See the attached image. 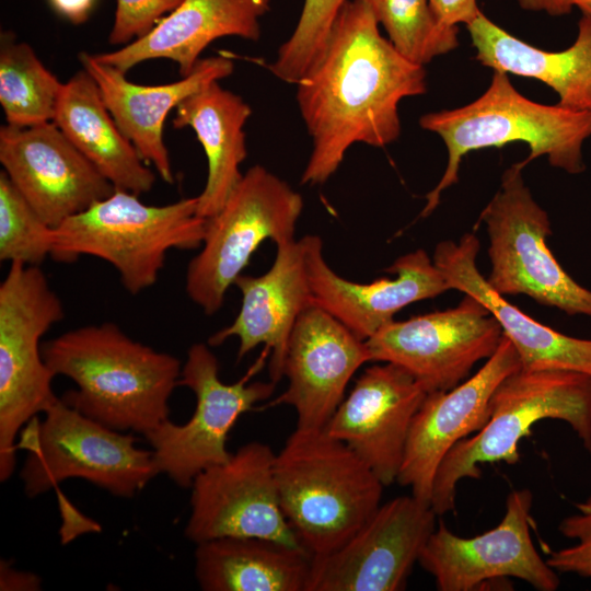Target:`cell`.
Segmentation results:
<instances>
[{
	"label": "cell",
	"instance_id": "ffe728a7",
	"mask_svg": "<svg viewBox=\"0 0 591 591\" xmlns=\"http://www.w3.org/2000/svg\"><path fill=\"white\" fill-rule=\"evenodd\" d=\"M301 241L313 304L328 312L364 341L394 321V315L403 308L451 289L424 250L398 257L385 269L396 274L395 278L359 283L343 278L328 266L320 236L305 235Z\"/></svg>",
	"mask_w": 591,
	"mask_h": 591
},
{
	"label": "cell",
	"instance_id": "4316f807",
	"mask_svg": "<svg viewBox=\"0 0 591 591\" xmlns=\"http://www.w3.org/2000/svg\"><path fill=\"white\" fill-rule=\"evenodd\" d=\"M175 109L173 127L192 128L207 158V179L197 196L196 213L208 219L221 210L242 178L240 165L247 155L244 126L252 109L219 81L189 95Z\"/></svg>",
	"mask_w": 591,
	"mask_h": 591
},
{
	"label": "cell",
	"instance_id": "3957f363",
	"mask_svg": "<svg viewBox=\"0 0 591 591\" xmlns=\"http://www.w3.org/2000/svg\"><path fill=\"white\" fill-rule=\"evenodd\" d=\"M419 126L438 135L448 151L443 175L426 196L421 217H427L441 194L457 182L462 159L471 151L520 141L530 149L521 161L524 167L546 157L552 166L569 174L583 172L582 146L591 137V112L534 102L512 85L507 73L494 71L479 97L457 108L427 113Z\"/></svg>",
	"mask_w": 591,
	"mask_h": 591
},
{
	"label": "cell",
	"instance_id": "8d00e7d4",
	"mask_svg": "<svg viewBox=\"0 0 591 591\" xmlns=\"http://www.w3.org/2000/svg\"><path fill=\"white\" fill-rule=\"evenodd\" d=\"M0 590H38L40 579L30 572L18 571L7 561L0 565Z\"/></svg>",
	"mask_w": 591,
	"mask_h": 591
},
{
	"label": "cell",
	"instance_id": "5b68a950",
	"mask_svg": "<svg viewBox=\"0 0 591 591\" xmlns=\"http://www.w3.org/2000/svg\"><path fill=\"white\" fill-rule=\"evenodd\" d=\"M544 419L568 424L591 452V375L520 368L505 378L493 394L486 424L457 442L436 473L430 505L437 515L455 509L459 482L478 479L480 465L515 464L520 457L519 442Z\"/></svg>",
	"mask_w": 591,
	"mask_h": 591
},
{
	"label": "cell",
	"instance_id": "277c9868",
	"mask_svg": "<svg viewBox=\"0 0 591 591\" xmlns=\"http://www.w3.org/2000/svg\"><path fill=\"white\" fill-rule=\"evenodd\" d=\"M282 512L313 557L333 552L381 506L385 487L343 441L296 428L275 459Z\"/></svg>",
	"mask_w": 591,
	"mask_h": 591
},
{
	"label": "cell",
	"instance_id": "836d02e7",
	"mask_svg": "<svg viewBox=\"0 0 591 591\" xmlns=\"http://www.w3.org/2000/svg\"><path fill=\"white\" fill-rule=\"evenodd\" d=\"M184 0H116L111 45H127L149 34Z\"/></svg>",
	"mask_w": 591,
	"mask_h": 591
},
{
	"label": "cell",
	"instance_id": "1f68e13d",
	"mask_svg": "<svg viewBox=\"0 0 591 591\" xmlns=\"http://www.w3.org/2000/svg\"><path fill=\"white\" fill-rule=\"evenodd\" d=\"M348 0H304L290 37L267 68L283 82L297 84L324 51L333 24Z\"/></svg>",
	"mask_w": 591,
	"mask_h": 591
},
{
	"label": "cell",
	"instance_id": "e575fe53",
	"mask_svg": "<svg viewBox=\"0 0 591 591\" xmlns=\"http://www.w3.org/2000/svg\"><path fill=\"white\" fill-rule=\"evenodd\" d=\"M437 18L447 26L471 24L482 12L477 0H429Z\"/></svg>",
	"mask_w": 591,
	"mask_h": 591
},
{
	"label": "cell",
	"instance_id": "4dcf8cb0",
	"mask_svg": "<svg viewBox=\"0 0 591 591\" xmlns=\"http://www.w3.org/2000/svg\"><path fill=\"white\" fill-rule=\"evenodd\" d=\"M54 228L49 227L0 172V260L39 266L50 256Z\"/></svg>",
	"mask_w": 591,
	"mask_h": 591
},
{
	"label": "cell",
	"instance_id": "ba28073f",
	"mask_svg": "<svg viewBox=\"0 0 591 591\" xmlns=\"http://www.w3.org/2000/svg\"><path fill=\"white\" fill-rule=\"evenodd\" d=\"M21 430L27 451L20 472L27 497L82 478L117 497L131 498L159 473L152 450L138 448L131 433L111 429L58 399Z\"/></svg>",
	"mask_w": 591,
	"mask_h": 591
},
{
	"label": "cell",
	"instance_id": "30bf717a",
	"mask_svg": "<svg viewBox=\"0 0 591 591\" xmlns=\"http://www.w3.org/2000/svg\"><path fill=\"white\" fill-rule=\"evenodd\" d=\"M523 169L518 162L505 171L480 213L489 237L486 279L501 296L525 294L567 314L591 316V291L564 270L546 245L551 221L525 185Z\"/></svg>",
	"mask_w": 591,
	"mask_h": 591
},
{
	"label": "cell",
	"instance_id": "9c48e42d",
	"mask_svg": "<svg viewBox=\"0 0 591 591\" xmlns=\"http://www.w3.org/2000/svg\"><path fill=\"white\" fill-rule=\"evenodd\" d=\"M302 209V196L286 181L263 165L250 167L221 210L206 219L200 251L186 269L188 298L206 315L217 313L264 241L296 240Z\"/></svg>",
	"mask_w": 591,
	"mask_h": 591
},
{
	"label": "cell",
	"instance_id": "4fadbf2b",
	"mask_svg": "<svg viewBox=\"0 0 591 591\" xmlns=\"http://www.w3.org/2000/svg\"><path fill=\"white\" fill-rule=\"evenodd\" d=\"M275 459L268 444L253 441L201 472L190 487L186 537H259L304 549L280 506Z\"/></svg>",
	"mask_w": 591,
	"mask_h": 591
},
{
	"label": "cell",
	"instance_id": "52a82bcc",
	"mask_svg": "<svg viewBox=\"0 0 591 591\" xmlns=\"http://www.w3.org/2000/svg\"><path fill=\"white\" fill-rule=\"evenodd\" d=\"M63 317V304L39 266L10 263L0 283L1 482L14 471L18 434L58 399L40 339Z\"/></svg>",
	"mask_w": 591,
	"mask_h": 591
},
{
	"label": "cell",
	"instance_id": "ac0fdd59",
	"mask_svg": "<svg viewBox=\"0 0 591 591\" xmlns=\"http://www.w3.org/2000/svg\"><path fill=\"white\" fill-rule=\"evenodd\" d=\"M428 392L407 370L367 368L324 430L346 443L384 486L396 482L409 429Z\"/></svg>",
	"mask_w": 591,
	"mask_h": 591
},
{
	"label": "cell",
	"instance_id": "83f0119b",
	"mask_svg": "<svg viewBox=\"0 0 591 591\" xmlns=\"http://www.w3.org/2000/svg\"><path fill=\"white\" fill-rule=\"evenodd\" d=\"M195 576L205 591H306L312 556L259 537H219L196 544Z\"/></svg>",
	"mask_w": 591,
	"mask_h": 591
},
{
	"label": "cell",
	"instance_id": "484cf974",
	"mask_svg": "<svg viewBox=\"0 0 591 591\" xmlns=\"http://www.w3.org/2000/svg\"><path fill=\"white\" fill-rule=\"evenodd\" d=\"M54 123L116 189L139 196L152 189L154 172L121 132L84 69L65 83Z\"/></svg>",
	"mask_w": 591,
	"mask_h": 591
},
{
	"label": "cell",
	"instance_id": "7a4b0ae2",
	"mask_svg": "<svg viewBox=\"0 0 591 591\" xmlns=\"http://www.w3.org/2000/svg\"><path fill=\"white\" fill-rule=\"evenodd\" d=\"M56 375L77 389L60 397L86 417L117 431L146 434L169 419V401L183 364L104 322L70 329L42 344Z\"/></svg>",
	"mask_w": 591,
	"mask_h": 591
},
{
	"label": "cell",
	"instance_id": "e0dca14e",
	"mask_svg": "<svg viewBox=\"0 0 591 591\" xmlns=\"http://www.w3.org/2000/svg\"><path fill=\"white\" fill-rule=\"evenodd\" d=\"M521 368L512 343L502 335L482 368L449 391L427 394L412 422L396 482L430 503L436 473L450 450L486 424L501 381Z\"/></svg>",
	"mask_w": 591,
	"mask_h": 591
},
{
	"label": "cell",
	"instance_id": "d6986e66",
	"mask_svg": "<svg viewBox=\"0 0 591 591\" xmlns=\"http://www.w3.org/2000/svg\"><path fill=\"white\" fill-rule=\"evenodd\" d=\"M369 361L366 341L312 304L299 315L289 337L283 363L288 387L270 405L293 407L298 428L324 429L350 379Z\"/></svg>",
	"mask_w": 591,
	"mask_h": 591
},
{
	"label": "cell",
	"instance_id": "cb8c5ba5",
	"mask_svg": "<svg viewBox=\"0 0 591 591\" xmlns=\"http://www.w3.org/2000/svg\"><path fill=\"white\" fill-rule=\"evenodd\" d=\"M269 9L270 0H184L146 36L95 57L124 73L150 59H169L185 77L216 39L237 36L258 40L259 20Z\"/></svg>",
	"mask_w": 591,
	"mask_h": 591
},
{
	"label": "cell",
	"instance_id": "603a6c76",
	"mask_svg": "<svg viewBox=\"0 0 591 591\" xmlns=\"http://www.w3.org/2000/svg\"><path fill=\"white\" fill-rule=\"evenodd\" d=\"M479 242L465 233L459 242H440L433 263L451 289L477 299L499 323L514 346L521 369L569 370L591 375V339L561 334L533 320L495 291L476 266Z\"/></svg>",
	"mask_w": 591,
	"mask_h": 591
},
{
	"label": "cell",
	"instance_id": "7402d4cb",
	"mask_svg": "<svg viewBox=\"0 0 591 591\" xmlns=\"http://www.w3.org/2000/svg\"><path fill=\"white\" fill-rule=\"evenodd\" d=\"M83 69L94 79L117 126L160 177L174 181L167 148L163 140L164 123L171 109L207 84L232 74L234 63L224 56L201 58L194 70L181 80L159 85L129 81L126 73L100 61L95 55L81 53Z\"/></svg>",
	"mask_w": 591,
	"mask_h": 591
},
{
	"label": "cell",
	"instance_id": "5bb4252c",
	"mask_svg": "<svg viewBox=\"0 0 591 591\" xmlns=\"http://www.w3.org/2000/svg\"><path fill=\"white\" fill-rule=\"evenodd\" d=\"M437 517L413 495L389 500L338 548L312 557L306 591L405 589Z\"/></svg>",
	"mask_w": 591,
	"mask_h": 591
},
{
	"label": "cell",
	"instance_id": "6da1fadb",
	"mask_svg": "<svg viewBox=\"0 0 591 591\" xmlns=\"http://www.w3.org/2000/svg\"><path fill=\"white\" fill-rule=\"evenodd\" d=\"M297 85L299 111L312 139L301 184L320 185L354 143L381 148L399 137L398 105L426 93L427 72L381 35L364 0H348L321 57Z\"/></svg>",
	"mask_w": 591,
	"mask_h": 591
},
{
	"label": "cell",
	"instance_id": "f546056e",
	"mask_svg": "<svg viewBox=\"0 0 591 591\" xmlns=\"http://www.w3.org/2000/svg\"><path fill=\"white\" fill-rule=\"evenodd\" d=\"M392 45L425 66L459 46V27L444 25L429 0H364Z\"/></svg>",
	"mask_w": 591,
	"mask_h": 591
},
{
	"label": "cell",
	"instance_id": "d6a6232c",
	"mask_svg": "<svg viewBox=\"0 0 591 591\" xmlns=\"http://www.w3.org/2000/svg\"><path fill=\"white\" fill-rule=\"evenodd\" d=\"M577 512L564 518L558 530L576 544L552 551L546 563L561 573H576L591 580V496L576 505Z\"/></svg>",
	"mask_w": 591,
	"mask_h": 591
},
{
	"label": "cell",
	"instance_id": "7c38bea8",
	"mask_svg": "<svg viewBox=\"0 0 591 591\" xmlns=\"http://www.w3.org/2000/svg\"><path fill=\"white\" fill-rule=\"evenodd\" d=\"M502 331L490 312L464 293L455 308L392 321L366 340L371 361L407 370L428 393L449 391L497 350Z\"/></svg>",
	"mask_w": 591,
	"mask_h": 591
},
{
	"label": "cell",
	"instance_id": "2e32d148",
	"mask_svg": "<svg viewBox=\"0 0 591 591\" xmlns=\"http://www.w3.org/2000/svg\"><path fill=\"white\" fill-rule=\"evenodd\" d=\"M0 162L13 185L51 228L115 190L54 121L1 126Z\"/></svg>",
	"mask_w": 591,
	"mask_h": 591
},
{
	"label": "cell",
	"instance_id": "8fae6325",
	"mask_svg": "<svg viewBox=\"0 0 591 591\" xmlns=\"http://www.w3.org/2000/svg\"><path fill=\"white\" fill-rule=\"evenodd\" d=\"M247 379L222 382L219 361L209 345L196 343L188 348L178 385L195 394L192 417L183 425L167 419L143 434L152 447L159 473L190 488L201 472L228 461L229 432L243 414L268 399L276 387L271 380L248 383Z\"/></svg>",
	"mask_w": 591,
	"mask_h": 591
},
{
	"label": "cell",
	"instance_id": "44dd1931",
	"mask_svg": "<svg viewBox=\"0 0 591 591\" xmlns=\"http://www.w3.org/2000/svg\"><path fill=\"white\" fill-rule=\"evenodd\" d=\"M234 286L242 303L234 321L208 340L219 346L230 337L239 340V359L264 345L269 357V375L275 383L283 376L288 341L299 315L313 304L303 243L276 245L273 266L260 276L240 275Z\"/></svg>",
	"mask_w": 591,
	"mask_h": 591
},
{
	"label": "cell",
	"instance_id": "9a60e30c",
	"mask_svg": "<svg viewBox=\"0 0 591 591\" xmlns=\"http://www.w3.org/2000/svg\"><path fill=\"white\" fill-rule=\"evenodd\" d=\"M533 496L512 490L502 520L491 530L462 537L439 522L424 546L418 563L440 591H472L483 584L517 578L540 591H555L558 573L542 559L531 533Z\"/></svg>",
	"mask_w": 591,
	"mask_h": 591
},
{
	"label": "cell",
	"instance_id": "8992f818",
	"mask_svg": "<svg viewBox=\"0 0 591 591\" xmlns=\"http://www.w3.org/2000/svg\"><path fill=\"white\" fill-rule=\"evenodd\" d=\"M196 209L197 197L152 206L137 194L115 188L54 228L50 256L60 263L80 256L105 260L136 296L157 282L171 250L201 246L206 219Z\"/></svg>",
	"mask_w": 591,
	"mask_h": 591
},
{
	"label": "cell",
	"instance_id": "f1b7e54d",
	"mask_svg": "<svg viewBox=\"0 0 591 591\" xmlns=\"http://www.w3.org/2000/svg\"><path fill=\"white\" fill-rule=\"evenodd\" d=\"M63 88L30 45L18 43L11 32L1 33L0 104L7 125L54 121Z\"/></svg>",
	"mask_w": 591,
	"mask_h": 591
},
{
	"label": "cell",
	"instance_id": "d4e9b609",
	"mask_svg": "<svg viewBox=\"0 0 591 591\" xmlns=\"http://www.w3.org/2000/svg\"><path fill=\"white\" fill-rule=\"evenodd\" d=\"M466 27L480 65L541 81L557 94L558 105L591 112V13H581L573 43L559 51L523 42L483 12Z\"/></svg>",
	"mask_w": 591,
	"mask_h": 591
},
{
	"label": "cell",
	"instance_id": "74e56055",
	"mask_svg": "<svg viewBox=\"0 0 591 591\" xmlns=\"http://www.w3.org/2000/svg\"><path fill=\"white\" fill-rule=\"evenodd\" d=\"M53 9L73 24L84 23L94 7L95 0H48Z\"/></svg>",
	"mask_w": 591,
	"mask_h": 591
},
{
	"label": "cell",
	"instance_id": "d590c367",
	"mask_svg": "<svg viewBox=\"0 0 591 591\" xmlns=\"http://www.w3.org/2000/svg\"><path fill=\"white\" fill-rule=\"evenodd\" d=\"M521 9L544 12L552 16L569 14L573 9L580 13H591V0H517Z\"/></svg>",
	"mask_w": 591,
	"mask_h": 591
}]
</instances>
